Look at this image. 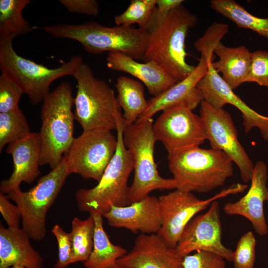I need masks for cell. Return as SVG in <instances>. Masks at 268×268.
I'll use <instances>...</instances> for the list:
<instances>
[{
  "mask_svg": "<svg viewBox=\"0 0 268 268\" xmlns=\"http://www.w3.org/2000/svg\"><path fill=\"white\" fill-rule=\"evenodd\" d=\"M183 258L157 234L141 233L117 263L131 268H184Z\"/></svg>",
  "mask_w": 268,
  "mask_h": 268,
  "instance_id": "17",
  "label": "cell"
},
{
  "mask_svg": "<svg viewBox=\"0 0 268 268\" xmlns=\"http://www.w3.org/2000/svg\"><path fill=\"white\" fill-rule=\"evenodd\" d=\"M74 77L77 82L74 117L83 131L99 128L116 130L118 119L123 115L114 90L97 78L84 62Z\"/></svg>",
  "mask_w": 268,
  "mask_h": 268,
  "instance_id": "8",
  "label": "cell"
},
{
  "mask_svg": "<svg viewBox=\"0 0 268 268\" xmlns=\"http://www.w3.org/2000/svg\"><path fill=\"white\" fill-rule=\"evenodd\" d=\"M103 216L110 226L134 233L157 234L162 223L158 198L149 195L127 206H112Z\"/></svg>",
  "mask_w": 268,
  "mask_h": 268,
  "instance_id": "19",
  "label": "cell"
},
{
  "mask_svg": "<svg viewBox=\"0 0 268 268\" xmlns=\"http://www.w3.org/2000/svg\"><path fill=\"white\" fill-rule=\"evenodd\" d=\"M6 152L12 156L13 169L10 177L0 183V193L3 194L20 188L22 182L31 184L40 175L39 133H31L23 138L9 143Z\"/></svg>",
  "mask_w": 268,
  "mask_h": 268,
  "instance_id": "18",
  "label": "cell"
},
{
  "mask_svg": "<svg viewBox=\"0 0 268 268\" xmlns=\"http://www.w3.org/2000/svg\"><path fill=\"white\" fill-rule=\"evenodd\" d=\"M156 8V0H132L124 12L115 16V23L127 26L137 24L146 29Z\"/></svg>",
  "mask_w": 268,
  "mask_h": 268,
  "instance_id": "30",
  "label": "cell"
},
{
  "mask_svg": "<svg viewBox=\"0 0 268 268\" xmlns=\"http://www.w3.org/2000/svg\"><path fill=\"white\" fill-rule=\"evenodd\" d=\"M42 29L55 38L78 42L88 53L119 52L136 61L143 60L148 39L146 29L122 25L108 27L94 21L80 24H58Z\"/></svg>",
  "mask_w": 268,
  "mask_h": 268,
  "instance_id": "2",
  "label": "cell"
},
{
  "mask_svg": "<svg viewBox=\"0 0 268 268\" xmlns=\"http://www.w3.org/2000/svg\"><path fill=\"white\" fill-rule=\"evenodd\" d=\"M108 268H131L121 264H119L118 263H117L114 264V265Z\"/></svg>",
  "mask_w": 268,
  "mask_h": 268,
  "instance_id": "39",
  "label": "cell"
},
{
  "mask_svg": "<svg viewBox=\"0 0 268 268\" xmlns=\"http://www.w3.org/2000/svg\"><path fill=\"white\" fill-rule=\"evenodd\" d=\"M14 39H0L1 73L16 83L33 105L42 103L55 80L65 76L74 77L83 62L82 57L75 56L58 67L48 68L18 55L12 45Z\"/></svg>",
  "mask_w": 268,
  "mask_h": 268,
  "instance_id": "7",
  "label": "cell"
},
{
  "mask_svg": "<svg viewBox=\"0 0 268 268\" xmlns=\"http://www.w3.org/2000/svg\"><path fill=\"white\" fill-rule=\"evenodd\" d=\"M177 189L205 193L222 186L233 175V161L223 151L200 146L168 155Z\"/></svg>",
  "mask_w": 268,
  "mask_h": 268,
  "instance_id": "3",
  "label": "cell"
},
{
  "mask_svg": "<svg viewBox=\"0 0 268 268\" xmlns=\"http://www.w3.org/2000/svg\"><path fill=\"white\" fill-rule=\"evenodd\" d=\"M251 53L244 46L229 47L221 42L214 49V54L219 60L212 62V66L233 90L245 82L250 68Z\"/></svg>",
  "mask_w": 268,
  "mask_h": 268,
  "instance_id": "23",
  "label": "cell"
},
{
  "mask_svg": "<svg viewBox=\"0 0 268 268\" xmlns=\"http://www.w3.org/2000/svg\"><path fill=\"white\" fill-rule=\"evenodd\" d=\"M210 3L212 9L238 27L251 30L268 40V17L253 15L234 0H212Z\"/></svg>",
  "mask_w": 268,
  "mask_h": 268,
  "instance_id": "27",
  "label": "cell"
},
{
  "mask_svg": "<svg viewBox=\"0 0 268 268\" xmlns=\"http://www.w3.org/2000/svg\"><path fill=\"white\" fill-rule=\"evenodd\" d=\"M95 227L93 246L88 259L84 262L86 268H108L116 264L118 260L127 253L126 249L111 243L105 231L103 225V215L92 212Z\"/></svg>",
  "mask_w": 268,
  "mask_h": 268,
  "instance_id": "24",
  "label": "cell"
},
{
  "mask_svg": "<svg viewBox=\"0 0 268 268\" xmlns=\"http://www.w3.org/2000/svg\"><path fill=\"white\" fill-rule=\"evenodd\" d=\"M52 232L58 245V259L55 267L65 268L71 264L72 244L70 234L65 231L58 224L53 227Z\"/></svg>",
  "mask_w": 268,
  "mask_h": 268,
  "instance_id": "35",
  "label": "cell"
},
{
  "mask_svg": "<svg viewBox=\"0 0 268 268\" xmlns=\"http://www.w3.org/2000/svg\"><path fill=\"white\" fill-rule=\"evenodd\" d=\"M95 222L93 216L85 220L74 217L70 234L72 244L71 264L86 261L93 246Z\"/></svg>",
  "mask_w": 268,
  "mask_h": 268,
  "instance_id": "28",
  "label": "cell"
},
{
  "mask_svg": "<svg viewBox=\"0 0 268 268\" xmlns=\"http://www.w3.org/2000/svg\"><path fill=\"white\" fill-rule=\"evenodd\" d=\"M127 124L123 117L118 119L116 151L97 185L76 191L75 200L80 211L103 215L112 206L129 205L128 182L134 170V164L132 155L123 141V132Z\"/></svg>",
  "mask_w": 268,
  "mask_h": 268,
  "instance_id": "5",
  "label": "cell"
},
{
  "mask_svg": "<svg viewBox=\"0 0 268 268\" xmlns=\"http://www.w3.org/2000/svg\"><path fill=\"white\" fill-rule=\"evenodd\" d=\"M208 62V69L197 87L203 101L216 109H222L226 104L236 107L242 113L245 132L248 133L257 128L263 138L268 140V117L262 115L248 106L225 82L212 66L214 52L206 51L202 54Z\"/></svg>",
  "mask_w": 268,
  "mask_h": 268,
  "instance_id": "15",
  "label": "cell"
},
{
  "mask_svg": "<svg viewBox=\"0 0 268 268\" xmlns=\"http://www.w3.org/2000/svg\"><path fill=\"white\" fill-rule=\"evenodd\" d=\"M9 200L7 195L0 194V211L8 227L19 228L21 214L18 207Z\"/></svg>",
  "mask_w": 268,
  "mask_h": 268,
  "instance_id": "36",
  "label": "cell"
},
{
  "mask_svg": "<svg viewBox=\"0 0 268 268\" xmlns=\"http://www.w3.org/2000/svg\"><path fill=\"white\" fill-rule=\"evenodd\" d=\"M256 240L252 231L244 233L239 239L232 253L235 268H253L256 260Z\"/></svg>",
  "mask_w": 268,
  "mask_h": 268,
  "instance_id": "31",
  "label": "cell"
},
{
  "mask_svg": "<svg viewBox=\"0 0 268 268\" xmlns=\"http://www.w3.org/2000/svg\"><path fill=\"white\" fill-rule=\"evenodd\" d=\"M153 124L152 118L138 119L134 124H127L124 130V143L132 155L134 170L129 188V204L141 200L153 191L177 189L173 178H163L158 172L154 156L157 140Z\"/></svg>",
  "mask_w": 268,
  "mask_h": 268,
  "instance_id": "6",
  "label": "cell"
},
{
  "mask_svg": "<svg viewBox=\"0 0 268 268\" xmlns=\"http://www.w3.org/2000/svg\"><path fill=\"white\" fill-rule=\"evenodd\" d=\"M245 82H255L268 87V52L258 50L251 53V62Z\"/></svg>",
  "mask_w": 268,
  "mask_h": 268,
  "instance_id": "33",
  "label": "cell"
},
{
  "mask_svg": "<svg viewBox=\"0 0 268 268\" xmlns=\"http://www.w3.org/2000/svg\"><path fill=\"white\" fill-rule=\"evenodd\" d=\"M11 268H26L23 266H21L16 265V266H13L11 267Z\"/></svg>",
  "mask_w": 268,
  "mask_h": 268,
  "instance_id": "40",
  "label": "cell"
},
{
  "mask_svg": "<svg viewBox=\"0 0 268 268\" xmlns=\"http://www.w3.org/2000/svg\"><path fill=\"white\" fill-rule=\"evenodd\" d=\"M60 3L70 12L97 16L99 4L95 0H60Z\"/></svg>",
  "mask_w": 268,
  "mask_h": 268,
  "instance_id": "37",
  "label": "cell"
},
{
  "mask_svg": "<svg viewBox=\"0 0 268 268\" xmlns=\"http://www.w3.org/2000/svg\"><path fill=\"white\" fill-rule=\"evenodd\" d=\"M115 87L118 92L117 100L124 111L123 115L128 124L136 122L146 110V100L143 84L139 81L125 76L117 78Z\"/></svg>",
  "mask_w": 268,
  "mask_h": 268,
  "instance_id": "25",
  "label": "cell"
},
{
  "mask_svg": "<svg viewBox=\"0 0 268 268\" xmlns=\"http://www.w3.org/2000/svg\"><path fill=\"white\" fill-rule=\"evenodd\" d=\"M207 69V59L201 54L194 71L182 80L148 100L146 110L138 119L152 118L157 112L180 104H184L193 111L195 110L203 101L197 85L206 74Z\"/></svg>",
  "mask_w": 268,
  "mask_h": 268,
  "instance_id": "20",
  "label": "cell"
},
{
  "mask_svg": "<svg viewBox=\"0 0 268 268\" xmlns=\"http://www.w3.org/2000/svg\"><path fill=\"white\" fill-rule=\"evenodd\" d=\"M22 89L5 75L0 76V113H6L18 109Z\"/></svg>",
  "mask_w": 268,
  "mask_h": 268,
  "instance_id": "32",
  "label": "cell"
},
{
  "mask_svg": "<svg viewBox=\"0 0 268 268\" xmlns=\"http://www.w3.org/2000/svg\"><path fill=\"white\" fill-rule=\"evenodd\" d=\"M106 61L107 66L111 69L126 72L138 79L153 97L177 83L170 75L153 62L139 63L119 52H109Z\"/></svg>",
  "mask_w": 268,
  "mask_h": 268,
  "instance_id": "21",
  "label": "cell"
},
{
  "mask_svg": "<svg viewBox=\"0 0 268 268\" xmlns=\"http://www.w3.org/2000/svg\"><path fill=\"white\" fill-rule=\"evenodd\" d=\"M31 132L27 119L18 109L6 113H0V151L6 144L23 138Z\"/></svg>",
  "mask_w": 268,
  "mask_h": 268,
  "instance_id": "29",
  "label": "cell"
},
{
  "mask_svg": "<svg viewBox=\"0 0 268 268\" xmlns=\"http://www.w3.org/2000/svg\"><path fill=\"white\" fill-rule=\"evenodd\" d=\"M162 112L153 124V131L168 155L200 146L206 140L201 117L185 104H180Z\"/></svg>",
  "mask_w": 268,
  "mask_h": 268,
  "instance_id": "12",
  "label": "cell"
},
{
  "mask_svg": "<svg viewBox=\"0 0 268 268\" xmlns=\"http://www.w3.org/2000/svg\"><path fill=\"white\" fill-rule=\"evenodd\" d=\"M183 0H156V9L162 14L168 13L181 5Z\"/></svg>",
  "mask_w": 268,
  "mask_h": 268,
  "instance_id": "38",
  "label": "cell"
},
{
  "mask_svg": "<svg viewBox=\"0 0 268 268\" xmlns=\"http://www.w3.org/2000/svg\"><path fill=\"white\" fill-rule=\"evenodd\" d=\"M220 206L216 200L203 214L193 217L182 232L176 247L183 257L194 252L204 251L232 262L233 251L222 242Z\"/></svg>",
  "mask_w": 268,
  "mask_h": 268,
  "instance_id": "14",
  "label": "cell"
},
{
  "mask_svg": "<svg viewBox=\"0 0 268 268\" xmlns=\"http://www.w3.org/2000/svg\"><path fill=\"white\" fill-rule=\"evenodd\" d=\"M247 187L245 184H234L206 200H201L192 193L177 189L160 196L158 201L162 223L157 234L168 245L176 248L184 228L197 214L218 199L243 192Z\"/></svg>",
  "mask_w": 268,
  "mask_h": 268,
  "instance_id": "11",
  "label": "cell"
},
{
  "mask_svg": "<svg viewBox=\"0 0 268 268\" xmlns=\"http://www.w3.org/2000/svg\"><path fill=\"white\" fill-rule=\"evenodd\" d=\"M117 138L111 131L103 128L83 131L74 137L64 154L69 174L100 180L115 155Z\"/></svg>",
  "mask_w": 268,
  "mask_h": 268,
  "instance_id": "10",
  "label": "cell"
},
{
  "mask_svg": "<svg viewBox=\"0 0 268 268\" xmlns=\"http://www.w3.org/2000/svg\"><path fill=\"white\" fill-rule=\"evenodd\" d=\"M69 173L65 159L47 174L40 177L37 184L27 191L16 188L7 194L18 207L22 229L30 239L41 241L46 235V216L62 190Z\"/></svg>",
  "mask_w": 268,
  "mask_h": 268,
  "instance_id": "9",
  "label": "cell"
},
{
  "mask_svg": "<svg viewBox=\"0 0 268 268\" xmlns=\"http://www.w3.org/2000/svg\"><path fill=\"white\" fill-rule=\"evenodd\" d=\"M200 113L211 148L227 154L238 167L242 180L250 181L255 165L239 142L230 114L223 108L216 109L204 101L200 104Z\"/></svg>",
  "mask_w": 268,
  "mask_h": 268,
  "instance_id": "13",
  "label": "cell"
},
{
  "mask_svg": "<svg viewBox=\"0 0 268 268\" xmlns=\"http://www.w3.org/2000/svg\"><path fill=\"white\" fill-rule=\"evenodd\" d=\"M198 20L183 4L166 14L156 8L146 29L148 39L142 61L155 63L177 83L187 77L196 66L187 62L185 42Z\"/></svg>",
  "mask_w": 268,
  "mask_h": 268,
  "instance_id": "1",
  "label": "cell"
},
{
  "mask_svg": "<svg viewBox=\"0 0 268 268\" xmlns=\"http://www.w3.org/2000/svg\"><path fill=\"white\" fill-rule=\"evenodd\" d=\"M184 268H226V260L214 253L200 251L183 258Z\"/></svg>",
  "mask_w": 268,
  "mask_h": 268,
  "instance_id": "34",
  "label": "cell"
},
{
  "mask_svg": "<svg viewBox=\"0 0 268 268\" xmlns=\"http://www.w3.org/2000/svg\"><path fill=\"white\" fill-rule=\"evenodd\" d=\"M22 229L0 226V268L19 265L42 268L43 259L32 247Z\"/></svg>",
  "mask_w": 268,
  "mask_h": 268,
  "instance_id": "22",
  "label": "cell"
},
{
  "mask_svg": "<svg viewBox=\"0 0 268 268\" xmlns=\"http://www.w3.org/2000/svg\"><path fill=\"white\" fill-rule=\"evenodd\" d=\"M268 173L266 164L257 161L254 166L251 186L247 193L238 201L228 202L223 210L229 215H240L251 222L256 233L264 236L268 233L264 204L268 202Z\"/></svg>",
  "mask_w": 268,
  "mask_h": 268,
  "instance_id": "16",
  "label": "cell"
},
{
  "mask_svg": "<svg viewBox=\"0 0 268 268\" xmlns=\"http://www.w3.org/2000/svg\"><path fill=\"white\" fill-rule=\"evenodd\" d=\"M30 0H0V39L26 34L38 28L32 26L23 16Z\"/></svg>",
  "mask_w": 268,
  "mask_h": 268,
  "instance_id": "26",
  "label": "cell"
},
{
  "mask_svg": "<svg viewBox=\"0 0 268 268\" xmlns=\"http://www.w3.org/2000/svg\"><path fill=\"white\" fill-rule=\"evenodd\" d=\"M69 83L63 82L51 91L42 102L39 132L41 140L40 165L51 169L62 162L73 140L74 105Z\"/></svg>",
  "mask_w": 268,
  "mask_h": 268,
  "instance_id": "4",
  "label": "cell"
}]
</instances>
